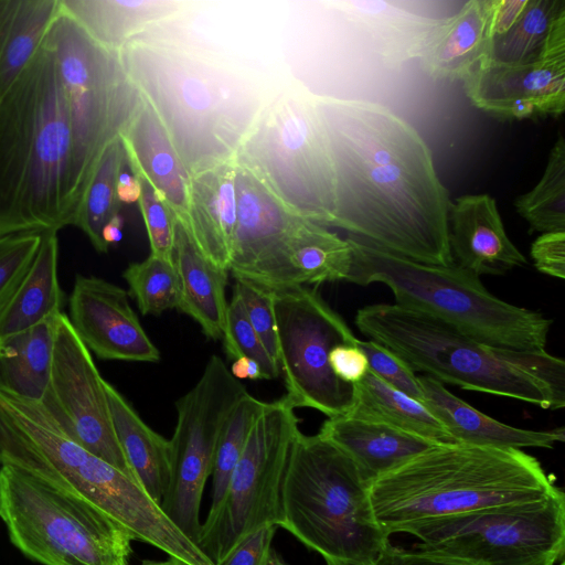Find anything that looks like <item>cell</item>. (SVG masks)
Returning <instances> with one entry per match:
<instances>
[{
    "instance_id": "52a82bcc",
    "label": "cell",
    "mask_w": 565,
    "mask_h": 565,
    "mask_svg": "<svg viewBox=\"0 0 565 565\" xmlns=\"http://www.w3.org/2000/svg\"><path fill=\"white\" fill-rule=\"evenodd\" d=\"M352 266L347 281L386 285L396 303L425 312L493 349L546 351L552 320L539 311L505 302L478 276L450 265L414 262L352 236Z\"/></svg>"
},
{
    "instance_id": "d6986e66",
    "label": "cell",
    "mask_w": 565,
    "mask_h": 565,
    "mask_svg": "<svg viewBox=\"0 0 565 565\" xmlns=\"http://www.w3.org/2000/svg\"><path fill=\"white\" fill-rule=\"evenodd\" d=\"M351 266L348 238L301 217L247 280L266 288L347 281Z\"/></svg>"
},
{
    "instance_id": "5bb4252c",
    "label": "cell",
    "mask_w": 565,
    "mask_h": 565,
    "mask_svg": "<svg viewBox=\"0 0 565 565\" xmlns=\"http://www.w3.org/2000/svg\"><path fill=\"white\" fill-rule=\"evenodd\" d=\"M269 289L285 399L294 408H313L328 418L349 414L355 387L333 374L329 354L335 345L355 344L359 339L316 289L305 285Z\"/></svg>"
},
{
    "instance_id": "7a4b0ae2",
    "label": "cell",
    "mask_w": 565,
    "mask_h": 565,
    "mask_svg": "<svg viewBox=\"0 0 565 565\" xmlns=\"http://www.w3.org/2000/svg\"><path fill=\"white\" fill-rule=\"evenodd\" d=\"M119 54L190 175L235 159L267 106L287 90L174 18L131 40Z\"/></svg>"
},
{
    "instance_id": "681fc988",
    "label": "cell",
    "mask_w": 565,
    "mask_h": 565,
    "mask_svg": "<svg viewBox=\"0 0 565 565\" xmlns=\"http://www.w3.org/2000/svg\"><path fill=\"white\" fill-rule=\"evenodd\" d=\"M116 194L120 204L138 203L141 195L140 178L132 170L127 156L117 175Z\"/></svg>"
},
{
    "instance_id": "4316f807",
    "label": "cell",
    "mask_w": 565,
    "mask_h": 565,
    "mask_svg": "<svg viewBox=\"0 0 565 565\" xmlns=\"http://www.w3.org/2000/svg\"><path fill=\"white\" fill-rule=\"evenodd\" d=\"M173 259L181 286L178 309L195 320L207 338L221 340L228 307L225 294L228 271L205 258L178 221Z\"/></svg>"
},
{
    "instance_id": "c3c4849f",
    "label": "cell",
    "mask_w": 565,
    "mask_h": 565,
    "mask_svg": "<svg viewBox=\"0 0 565 565\" xmlns=\"http://www.w3.org/2000/svg\"><path fill=\"white\" fill-rule=\"evenodd\" d=\"M527 0H493L491 34L492 41L505 34L516 22Z\"/></svg>"
},
{
    "instance_id": "f907efd6",
    "label": "cell",
    "mask_w": 565,
    "mask_h": 565,
    "mask_svg": "<svg viewBox=\"0 0 565 565\" xmlns=\"http://www.w3.org/2000/svg\"><path fill=\"white\" fill-rule=\"evenodd\" d=\"M230 372L237 380H264V374L260 365L255 360L248 358H238L234 360Z\"/></svg>"
},
{
    "instance_id": "ee69618b",
    "label": "cell",
    "mask_w": 565,
    "mask_h": 565,
    "mask_svg": "<svg viewBox=\"0 0 565 565\" xmlns=\"http://www.w3.org/2000/svg\"><path fill=\"white\" fill-rule=\"evenodd\" d=\"M535 268L554 278H565V232L540 235L531 246Z\"/></svg>"
},
{
    "instance_id": "bcb514c9",
    "label": "cell",
    "mask_w": 565,
    "mask_h": 565,
    "mask_svg": "<svg viewBox=\"0 0 565 565\" xmlns=\"http://www.w3.org/2000/svg\"><path fill=\"white\" fill-rule=\"evenodd\" d=\"M329 365L340 381L351 385L359 383L369 372L366 355L358 342L335 345L329 354Z\"/></svg>"
},
{
    "instance_id": "d4e9b609",
    "label": "cell",
    "mask_w": 565,
    "mask_h": 565,
    "mask_svg": "<svg viewBox=\"0 0 565 565\" xmlns=\"http://www.w3.org/2000/svg\"><path fill=\"white\" fill-rule=\"evenodd\" d=\"M422 403L445 426L455 443L476 446L523 449L547 448L565 439L564 428L531 430L507 425L450 393L443 383L418 376Z\"/></svg>"
},
{
    "instance_id": "30bf717a",
    "label": "cell",
    "mask_w": 565,
    "mask_h": 565,
    "mask_svg": "<svg viewBox=\"0 0 565 565\" xmlns=\"http://www.w3.org/2000/svg\"><path fill=\"white\" fill-rule=\"evenodd\" d=\"M0 519L43 565H128L131 555L130 534L98 508L10 465L0 467Z\"/></svg>"
},
{
    "instance_id": "1f68e13d",
    "label": "cell",
    "mask_w": 565,
    "mask_h": 565,
    "mask_svg": "<svg viewBox=\"0 0 565 565\" xmlns=\"http://www.w3.org/2000/svg\"><path fill=\"white\" fill-rule=\"evenodd\" d=\"M57 316L0 339L1 392L42 402L50 381Z\"/></svg>"
},
{
    "instance_id": "4fadbf2b",
    "label": "cell",
    "mask_w": 565,
    "mask_h": 565,
    "mask_svg": "<svg viewBox=\"0 0 565 565\" xmlns=\"http://www.w3.org/2000/svg\"><path fill=\"white\" fill-rule=\"evenodd\" d=\"M299 433L295 408L284 396L257 416L222 501L201 526L198 546L215 565L248 534L279 526L282 481Z\"/></svg>"
},
{
    "instance_id": "7c38bea8",
    "label": "cell",
    "mask_w": 565,
    "mask_h": 565,
    "mask_svg": "<svg viewBox=\"0 0 565 565\" xmlns=\"http://www.w3.org/2000/svg\"><path fill=\"white\" fill-rule=\"evenodd\" d=\"M420 550L465 565H555L565 551V493L401 526Z\"/></svg>"
},
{
    "instance_id": "603a6c76",
    "label": "cell",
    "mask_w": 565,
    "mask_h": 565,
    "mask_svg": "<svg viewBox=\"0 0 565 565\" xmlns=\"http://www.w3.org/2000/svg\"><path fill=\"white\" fill-rule=\"evenodd\" d=\"M235 159L190 175L189 213L183 225L200 252L230 271L236 227Z\"/></svg>"
},
{
    "instance_id": "9f6ffc18",
    "label": "cell",
    "mask_w": 565,
    "mask_h": 565,
    "mask_svg": "<svg viewBox=\"0 0 565 565\" xmlns=\"http://www.w3.org/2000/svg\"><path fill=\"white\" fill-rule=\"evenodd\" d=\"M559 565H565L564 561L562 559V562L559 563Z\"/></svg>"
},
{
    "instance_id": "f6af8a7d",
    "label": "cell",
    "mask_w": 565,
    "mask_h": 565,
    "mask_svg": "<svg viewBox=\"0 0 565 565\" xmlns=\"http://www.w3.org/2000/svg\"><path fill=\"white\" fill-rule=\"evenodd\" d=\"M277 526L267 524L245 536L220 565H265Z\"/></svg>"
},
{
    "instance_id": "83f0119b",
    "label": "cell",
    "mask_w": 565,
    "mask_h": 565,
    "mask_svg": "<svg viewBox=\"0 0 565 565\" xmlns=\"http://www.w3.org/2000/svg\"><path fill=\"white\" fill-rule=\"evenodd\" d=\"M185 1L61 0V7L100 45L119 51L178 14Z\"/></svg>"
},
{
    "instance_id": "7402d4cb",
    "label": "cell",
    "mask_w": 565,
    "mask_h": 565,
    "mask_svg": "<svg viewBox=\"0 0 565 565\" xmlns=\"http://www.w3.org/2000/svg\"><path fill=\"white\" fill-rule=\"evenodd\" d=\"M132 170L163 198L175 220L186 224L190 173L152 105L140 94L138 106L120 135Z\"/></svg>"
},
{
    "instance_id": "8992f818",
    "label": "cell",
    "mask_w": 565,
    "mask_h": 565,
    "mask_svg": "<svg viewBox=\"0 0 565 565\" xmlns=\"http://www.w3.org/2000/svg\"><path fill=\"white\" fill-rule=\"evenodd\" d=\"M369 486L341 449L300 431L282 481L279 526L326 562L375 564L390 534L375 518Z\"/></svg>"
},
{
    "instance_id": "e575fe53",
    "label": "cell",
    "mask_w": 565,
    "mask_h": 565,
    "mask_svg": "<svg viewBox=\"0 0 565 565\" xmlns=\"http://www.w3.org/2000/svg\"><path fill=\"white\" fill-rule=\"evenodd\" d=\"M121 137L109 142L100 153L78 205L74 226L81 228L94 248L107 253L102 232L107 222L120 213L116 194L118 172L126 159Z\"/></svg>"
},
{
    "instance_id": "f1b7e54d",
    "label": "cell",
    "mask_w": 565,
    "mask_h": 565,
    "mask_svg": "<svg viewBox=\"0 0 565 565\" xmlns=\"http://www.w3.org/2000/svg\"><path fill=\"white\" fill-rule=\"evenodd\" d=\"M57 232H43L41 245L0 308V339L25 331L62 313L64 294L57 277Z\"/></svg>"
},
{
    "instance_id": "db71d44e",
    "label": "cell",
    "mask_w": 565,
    "mask_h": 565,
    "mask_svg": "<svg viewBox=\"0 0 565 565\" xmlns=\"http://www.w3.org/2000/svg\"><path fill=\"white\" fill-rule=\"evenodd\" d=\"M265 565H290L284 557L274 548L270 550Z\"/></svg>"
},
{
    "instance_id": "b9f144b4",
    "label": "cell",
    "mask_w": 565,
    "mask_h": 565,
    "mask_svg": "<svg viewBox=\"0 0 565 565\" xmlns=\"http://www.w3.org/2000/svg\"><path fill=\"white\" fill-rule=\"evenodd\" d=\"M234 289L238 292L247 318L262 344L278 364L277 331L270 289L238 277H235Z\"/></svg>"
},
{
    "instance_id": "5b68a950",
    "label": "cell",
    "mask_w": 565,
    "mask_h": 565,
    "mask_svg": "<svg viewBox=\"0 0 565 565\" xmlns=\"http://www.w3.org/2000/svg\"><path fill=\"white\" fill-rule=\"evenodd\" d=\"M554 488L541 462L521 449L447 443L376 478L369 492L391 535L411 523L540 500Z\"/></svg>"
},
{
    "instance_id": "7bdbcfd3",
    "label": "cell",
    "mask_w": 565,
    "mask_h": 565,
    "mask_svg": "<svg viewBox=\"0 0 565 565\" xmlns=\"http://www.w3.org/2000/svg\"><path fill=\"white\" fill-rule=\"evenodd\" d=\"M369 362V371L395 390L422 401L418 376L394 353L372 340L358 341Z\"/></svg>"
},
{
    "instance_id": "4dcf8cb0",
    "label": "cell",
    "mask_w": 565,
    "mask_h": 565,
    "mask_svg": "<svg viewBox=\"0 0 565 565\" xmlns=\"http://www.w3.org/2000/svg\"><path fill=\"white\" fill-rule=\"evenodd\" d=\"M61 0H0V97L43 44Z\"/></svg>"
},
{
    "instance_id": "ba28073f",
    "label": "cell",
    "mask_w": 565,
    "mask_h": 565,
    "mask_svg": "<svg viewBox=\"0 0 565 565\" xmlns=\"http://www.w3.org/2000/svg\"><path fill=\"white\" fill-rule=\"evenodd\" d=\"M355 326L415 373L463 390L515 398L544 409H562L550 385L527 366L525 352L484 345L446 322L397 303L358 310Z\"/></svg>"
},
{
    "instance_id": "8fae6325",
    "label": "cell",
    "mask_w": 565,
    "mask_h": 565,
    "mask_svg": "<svg viewBox=\"0 0 565 565\" xmlns=\"http://www.w3.org/2000/svg\"><path fill=\"white\" fill-rule=\"evenodd\" d=\"M235 159L295 213L332 226L334 173L312 96L292 87L276 97Z\"/></svg>"
},
{
    "instance_id": "f546056e",
    "label": "cell",
    "mask_w": 565,
    "mask_h": 565,
    "mask_svg": "<svg viewBox=\"0 0 565 565\" xmlns=\"http://www.w3.org/2000/svg\"><path fill=\"white\" fill-rule=\"evenodd\" d=\"M105 392L117 440L137 480L159 505L170 472V443L151 429L107 381Z\"/></svg>"
},
{
    "instance_id": "e0dca14e",
    "label": "cell",
    "mask_w": 565,
    "mask_h": 565,
    "mask_svg": "<svg viewBox=\"0 0 565 565\" xmlns=\"http://www.w3.org/2000/svg\"><path fill=\"white\" fill-rule=\"evenodd\" d=\"M462 82L469 100L497 118L559 117L565 110V28L536 60L502 64L483 58Z\"/></svg>"
},
{
    "instance_id": "60d3db41",
    "label": "cell",
    "mask_w": 565,
    "mask_h": 565,
    "mask_svg": "<svg viewBox=\"0 0 565 565\" xmlns=\"http://www.w3.org/2000/svg\"><path fill=\"white\" fill-rule=\"evenodd\" d=\"M43 233L25 232L0 237V308L32 263Z\"/></svg>"
},
{
    "instance_id": "6da1fadb",
    "label": "cell",
    "mask_w": 565,
    "mask_h": 565,
    "mask_svg": "<svg viewBox=\"0 0 565 565\" xmlns=\"http://www.w3.org/2000/svg\"><path fill=\"white\" fill-rule=\"evenodd\" d=\"M312 98L334 173L331 227L414 262L454 264L450 199L417 130L376 103Z\"/></svg>"
},
{
    "instance_id": "3957f363",
    "label": "cell",
    "mask_w": 565,
    "mask_h": 565,
    "mask_svg": "<svg viewBox=\"0 0 565 565\" xmlns=\"http://www.w3.org/2000/svg\"><path fill=\"white\" fill-rule=\"evenodd\" d=\"M72 150L65 94L44 40L0 97V237L73 225Z\"/></svg>"
},
{
    "instance_id": "f5cc1de1",
    "label": "cell",
    "mask_w": 565,
    "mask_h": 565,
    "mask_svg": "<svg viewBox=\"0 0 565 565\" xmlns=\"http://www.w3.org/2000/svg\"><path fill=\"white\" fill-rule=\"evenodd\" d=\"M141 565H189V564L184 563L183 561H181L177 557L169 556V558L166 561L143 559L141 562Z\"/></svg>"
},
{
    "instance_id": "d590c367",
    "label": "cell",
    "mask_w": 565,
    "mask_h": 565,
    "mask_svg": "<svg viewBox=\"0 0 565 565\" xmlns=\"http://www.w3.org/2000/svg\"><path fill=\"white\" fill-rule=\"evenodd\" d=\"M531 232H565V139L558 134L539 183L514 201Z\"/></svg>"
},
{
    "instance_id": "74e56055",
    "label": "cell",
    "mask_w": 565,
    "mask_h": 565,
    "mask_svg": "<svg viewBox=\"0 0 565 565\" xmlns=\"http://www.w3.org/2000/svg\"><path fill=\"white\" fill-rule=\"evenodd\" d=\"M266 404L246 392L232 409L216 446L212 470L210 511L215 510L222 501L232 471L245 448L252 426Z\"/></svg>"
},
{
    "instance_id": "ac0fdd59",
    "label": "cell",
    "mask_w": 565,
    "mask_h": 565,
    "mask_svg": "<svg viewBox=\"0 0 565 565\" xmlns=\"http://www.w3.org/2000/svg\"><path fill=\"white\" fill-rule=\"evenodd\" d=\"M67 318L85 347L99 359L147 363L160 360L159 350L129 303L128 292L108 280L77 275Z\"/></svg>"
},
{
    "instance_id": "816d5d0a",
    "label": "cell",
    "mask_w": 565,
    "mask_h": 565,
    "mask_svg": "<svg viewBox=\"0 0 565 565\" xmlns=\"http://www.w3.org/2000/svg\"><path fill=\"white\" fill-rule=\"evenodd\" d=\"M125 220L121 213L113 216L107 224L104 226L102 232V238L105 246L109 249L110 245L116 244L122 238V228Z\"/></svg>"
},
{
    "instance_id": "44dd1931",
    "label": "cell",
    "mask_w": 565,
    "mask_h": 565,
    "mask_svg": "<svg viewBox=\"0 0 565 565\" xmlns=\"http://www.w3.org/2000/svg\"><path fill=\"white\" fill-rule=\"evenodd\" d=\"M236 161V159H235ZM236 227L230 271L250 278L302 216L236 161Z\"/></svg>"
},
{
    "instance_id": "2e32d148",
    "label": "cell",
    "mask_w": 565,
    "mask_h": 565,
    "mask_svg": "<svg viewBox=\"0 0 565 565\" xmlns=\"http://www.w3.org/2000/svg\"><path fill=\"white\" fill-rule=\"evenodd\" d=\"M104 382L90 351L60 313L41 405L71 439L137 481L117 440Z\"/></svg>"
},
{
    "instance_id": "d6a6232c",
    "label": "cell",
    "mask_w": 565,
    "mask_h": 565,
    "mask_svg": "<svg viewBox=\"0 0 565 565\" xmlns=\"http://www.w3.org/2000/svg\"><path fill=\"white\" fill-rule=\"evenodd\" d=\"M354 387L355 403L348 415L384 423L435 444L455 443L422 402L395 390L372 372Z\"/></svg>"
},
{
    "instance_id": "9c48e42d",
    "label": "cell",
    "mask_w": 565,
    "mask_h": 565,
    "mask_svg": "<svg viewBox=\"0 0 565 565\" xmlns=\"http://www.w3.org/2000/svg\"><path fill=\"white\" fill-rule=\"evenodd\" d=\"M67 104L72 132L70 209L73 217L105 147L119 137L140 100L119 51L100 45L62 7L45 38Z\"/></svg>"
},
{
    "instance_id": "277c9868",
    "label": "cell",
    "mask_w": 565,
    "mask_h": 565,
    "mask_svg": "<svg viewBox=\"0 0 565 565\" xmlns=\"http://www.w3.org/2000/svg\"><path fill=\"white\" fill-rule=\"evenodd\" d=\"M0 465L92 503L132 537L189 565H215L142 487L71 439L41 403L0 391Z\"/></svg>"
},
{
    "instance_id": "836d02e7",
    "label": "cell",
    "mask_w": 565,
    "mask_h": 565,
    "mask_svg": "<svg viewBox=\"0 0 565 565\" xmlns=\"http://www.w3.org/2000/svg\"><path fill=\"white\" fill-rule=\"evenodd\" d=\"M565 28V0H527L516 22L492 41L489 58L502 64L536 60L552 38Z\"/></svg>"
},
{
    "instance_id": "f35d334b",
    "label": "cell",
    "mask_w": 565,
    "mask_h": 565,
    "mask_svg": "<svg viewBox=\"0 0 565 565\" xmlns=\"http://www.w3.org/2000/svg\"><path fill=\"white\" fill-rule=\"evenodd\" d=\"M222 340L224 352L228 360H236L238 358L255 360L262 367L264 380L276 379L280 375L279 365L262 344L247 318L244 303L235 289H233V295L228 302Z\"/></svg>"
},
{
    "instance_id": "ab89813d",
    "label": "cell",
    "mask_w": 565,
    "mask_h": 565,
    "mask_svg": "<svg viewBox=\"0 0 565 565\" xmlns=\"http://www.w3.org/2000/svg\"><path fill=\"white\" fill-rule=\"evenodd\" d=\"M139 178L141 195L138 205L147 230L151 254L173 259L175 216L157 190L145 178Z\"/></svg>"
},
{
    "instance_id": "484cf974",
    "label": "cell",
    "mask_w": 565,
    "mask_h": 565,
    "mask_svg": "<svg viewBox=\"0 0 565 565\" xmlns=\"http://www.w3.org/2000/svg\"><path fill=\"white\" fill-rule=\"evenodd\" d=\"M318 435L347 454L369 484L438 445L387 424L348 414L324 420Z\"/></svg>"
},
{
    "instance_id": "cb8c5ba5",
    "label": "cell",
    "mask_w": 565,
    "mask_h": 565,
    "mask_svg": "<svg viewBox=\"0 0 565 565\" xmlns=\"http://www.w3.org/2000/svg\"><path fill=\"white\" fill-rule=\"evenodd\" d=\"M492 8L493 0H469L454 15L434 24L418 55L429 76L463 81L489 56Z\"/></svg>"
},
{
    "instance_id": "9a60e30c",
    "label": "cell",
    "mask_w": 565,
    "mask_h": 565,
    "mask_svg": "<svg viewBox=\"0 0 565 565\" xmlns=\"http://www.w3.org/2000/svg\"><path fill=\"white\" fill-rule=\"evenodd\" d=\"M246 392L223 359L213 354L195 385L175 403L169 481L160 507L196 545L202 526L201 500L212 475L216 446L232 409Z\"/></svg>"
},
{
    "instance_id": "7dc6e473",
    "label": "cell",
    "mask_w": 565,
    "mask_h": 565,
    "mask_svg": "<svg viewBox=\"0 0 565 565\" xmlns=\"http://www.w3.org/2000/svg\"><path fill=\"white\" fill-rule=\"evenodd\" d=\"M376 565H465L420 550H404L390 545L375 563Z\"/></svg>"
},
{
    "instance_id": "ffe728a7",
    "label": "cell",
    "mask_w": 565,
    "mask_h": 565,
    "mask_svg": "<svg viewBox=\"0 0 565 565\" xmlns=\"http://www.w3.org/2000/svg\"><path fill=\"white\" fill-rule=\"evenodd\" d=\"M448 242L454 263L476 275H503L526 264L509 238L495 200L466 194L450 201Z\"/></svg>"
},
{
    "instance_id": "8d00e7d4",
    "label": "cell",
    "mask_w": 565,
    "mask_h": 565,
    "mask_svg": "<svg viewBox=\"0 0 565 565\" xmlns=\"http://www.w3.org/2000/svg\"><path fill=\"white\" fill-rule=\"evenodd\" d=\"M122 277L142 315L157 316L178 308L181 286L174 259L150 254L142 262L130 264Z\"/></svg>"
},
{
    "instance_id": "11a10c76",
    "label": "cell",
    "mask_w": 565,
    "mask_h": 565,
    "mask_svg": "<svg viewBox=\"0 0 565 565\" xmlns=\"http://www.w3.org/2000/svg\"><path fill=\"white\" fill-rule=\"evenodd\" d=\"M327 565H352V564L340 563V562H327ZM371 565H376V564H371Z\"/></svg>"
}]
</instances>
